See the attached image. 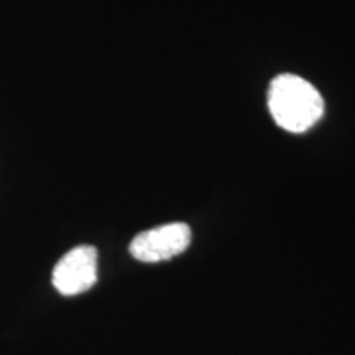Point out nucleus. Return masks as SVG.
<instances>
[{"mask_svg": "<svg viewBox=\"0 0 355 355\" xmlns=\"http://www.w3.org/2000/svg\"><path fill=\"white\" fill-rule=\"evenodd\" d=\"M191 243V229L184 222L144 230L130 242V255L144 263H157L181 255Z\"/></svg>", "mask_w": 355, "mask_h": 355, "instance_id": "obj_2", "label": "nucleus"}, {"mask_svg": "<svg viewBox=\"0 0 355 355\" xmlns=\"http://www.w3.org/2000/svg\"><path fill=\"white\" fill-rule=\"evenodd\" d=\"M97 282V250L79 245L69 250L53 270V286L63 296L86 293Z\"/></svg>", "mask_w": 355, "mask_h": 355, "instance_id": "obj_3", "label": "nucleus"}, {"mask_svg": "<svg viewBox=\"0 0 355 355\" xmlns=\"http://www.w3.org/2000/svg\"><path fill=\"white\" fill-rule=\"evenodd\" d=\"M268 109L275 123L291 133H304L324 115L321 92L296 74H279L270 84Z\"/></svg>", "mask_w": 355, "mask_h": 355, "instance_id": "obj_1", "label": "nucleus"}]
</instances>
